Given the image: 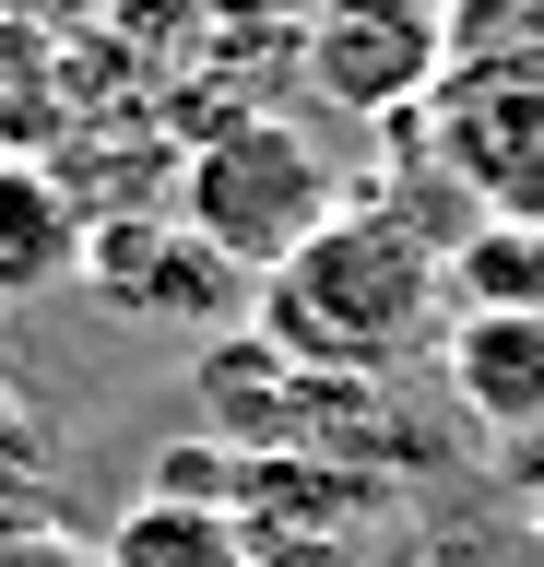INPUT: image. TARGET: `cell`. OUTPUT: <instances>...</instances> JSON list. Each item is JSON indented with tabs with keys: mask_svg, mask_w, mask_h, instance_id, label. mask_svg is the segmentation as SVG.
Wrapping results in <instances>:
<instances>
[{
	"mask_svg": "<svg viewBox=\"0 0 544 567\" xmlns=\"http://www.w3.org/2000/svg\"><path fill=\"white\" fill-rule=\"evenodd\" d=\"M296 60H308V95L343 106V118H414V106L450 83V24L427 0H320L296 24Z\"/></svg>",
	"mask_w": 544,
	"mask_h": 567,
	"instance_id": "obj_3",
	"label": "cell"
},
{
	"mask_svg": "<svg viewBox=\"0 0 544 567\" xmlns=\"http://www.w3.org/2000/svg\"><path fill=\"white\" fill-rule=\"evenodd\" d=\"M225 24H273V12H296V24H308V12H320V0H214Z\"/></svg>",
	"mask_w": 544,
	"mask_h": 567,
	"instance_id": "obj_13",
	"label": "cell"
},
{
	"mask_svg": "<svg viewBox=\"0 0 544 567\" xmlns=\"http://www.w3.org/2000/svg\"><path fill=\"white\" fill-rule=\"evenodd\" d=\"M450 296L462 308H544V225L473 213V237L450 248Z\"/></svg>",
	"mask_w": 544,
	"mask_h": 567,
	"instance_id": "obj_10",
	"label": "cell"
},
{
	"mask_svg": "<svg viewBox=\"0 0 544 567\" xmlns=\"http://www.w3.org/2000/svg\"><path fill=\"white\" fill-rule=\"evenodd\" d=\"M343 202H356V189H343V166H331L296 118H260V106L214 118V131L178 154V225L214 248V260H237L249 284L285 272V260L320 237Z\"/></svg>",
	"mask_w": 544,
	"mask_h": 567,
	"instance_id": "obj_2",
	"label": "cell"
},
{
	"mask_svg": "<svg viewBox=\"0 0 544 567\" xmlns=\"http://www.w3.org/2000/svg\"><path fill=\"white\" fill-rule=\"evenodd\" d=\"M83 248H95V202L72 189V166H48V154H0V296L24 308L48 284L83 272Z\"/></svg>",
	"mask_w": 544,
	"mask_h": 567,
	"instance_id": "obj_6",
	"label": "cell"
},
{
	"mask_svg": "<svg viewBox=\"0 0 544 567\" xmlns=\"http://www.w3.org/2000/svg\"><path fill=\"white\" fill-rule=\"evenodd\" d=\"M237 520L249 532H296V544H367L391 508V473L367 461H331V450H260L249 485H237Z\"/></svg>",
	"mask_w": 544,
	"mask_h": 567,
	"instance_id": "obj_5",
	"label": "cell"
},
{
	"mask_svg": "<svg viewBox=\"0 0 544 567\" xmlns=\"http://www.w3.org/2000/svg\"><path fill=\"white\" fill-rule=\"evenodd\" d=\"M438 343H450V390L485 437H544V308H462Z\"/></svg>",
	"mask_w": 544,
	"mask_h": 567,
	"instance_id": "obj_7",
	"label": "cell"
},
{
	"mask_svg": "<svg viewBox=\"0 0 544 567\" xmlns=\"http://www.w3.org/2000/svg\"><path fill=\"white\" fill-rule=\"evenodd\" d=\"M0 567H107V544L60 520H0Z\"/></svg>",
	"mask_w": 544,
	"mask_h": 567,
	"instance_id": "obj_12",
	"label": "cell"
},
{
	"mask_svg": "<svg viewBox=\"0 0 544 567\" xmlns=\"http://www.w3.org/2000/svg\"><path fill=\"white\" fill-rule=\"evenodd\" d=\"M0 154H12V142H0Z\"/></svg>",
	"mask_w": 544,
	"mask_h": 567,
	"instance_id": "obj_16",
	"label": "cell"
},
{
	"mask_svg": "<svg viewBox=\"0 0 544 567\" xmlns=\"http://www.w3.org/2000/svg\"><path fill=\"white\" fill-rule=\"evenodd\" d=\"M83 284H95L119 319H143V331H202V319H225V308L260 296L237 260H214V248L189 237V225H166V213H95Z\"/></svg>",
	"mask_w": 544,
	"mask_h": 567,
	"instance_id": "obj_4",
	"label": "cell"
},
{
	"mask_svg": "<svg viewBox=\"0 0 544 567\" xmlns=\"http://www.w3.org/2000/svg\"><path fill=\"white\" fill-rule=\"evenodd\" d=\"M37 83H48V24L0 12V142H12V106H37Z\"/></svg>",
	"mask_w": 544,
	"mask_h": 567,
	"instance_id": "obj_11",
	"label": "cell"
},
{
	"mask_svg": "<svg viewBox=\"0 0 544 567\" xmlns=\"http://www.w3.org/2000/svg\"><path fill=\"white\" fill-rule=\"evenodd\" d=\"M438 308H450V248L402 202H343L285 272H260L249 331L320 379H391L402 354L438 343Z\"/></svg>",
	"mask_w": 544,
	"mask_h": 567,
	"instance_id": "obj_1",
	"label": "cell"
},
{
	"mask_svg": "<svg viewBox=\"0 0 544 567\" xmlns=\"http://www.w3.org/2000/svg\"><path fill=\"white\" fill-rule=\"evenodd\" d=\"M427 12H450V0H427Z\"/></svg>",
	"mask_w": 544,
	"mask_h": 567,
	"instance_id": "obj_14",
	"label": "cell"
},
{
	"mask_svg": "<svg viewBox=\"0 0 544 567\" xmlns=\"http://www.w3.org/2000/svg\"><path fill=\"white\" fill-rule=\"evenodd\" d=\"M95 544L107 567H260V532L237 508H178V496H131Z\"/></svg>",
	"mask_w": 544,
	"mask_h": 567,
	"instance_id": "obj_8",
	"label": "cell"
},
{
	"mask_svg": "<svg viewBox=\"0 0 544 567\" xmlns=\"http://www.w3.org/2000/svg\"><path fill=\"white\" fill-rule=\"evenodd\" d=\"M533 544H544V520H533Z\"/></svg>",
	"mask_w": 544,
	"mask_h": 567,
	"instance_id": "obj_15",
	"label": "cell"
},
{
	"mask_svg": "<svg viewBox=\"0 0 544 567\" xmlns=\"http://www.w3.org/2000/svg\"><path fill=\"white\" fill-rule=\"evenodd\" d=\"M450 83H544V0H450Z\"/></svg>",
	"mask_w": 544,
	"mask_h": 567,
	"instance_id": "obj_9",
	"label": "cell"
}]
</instances>
